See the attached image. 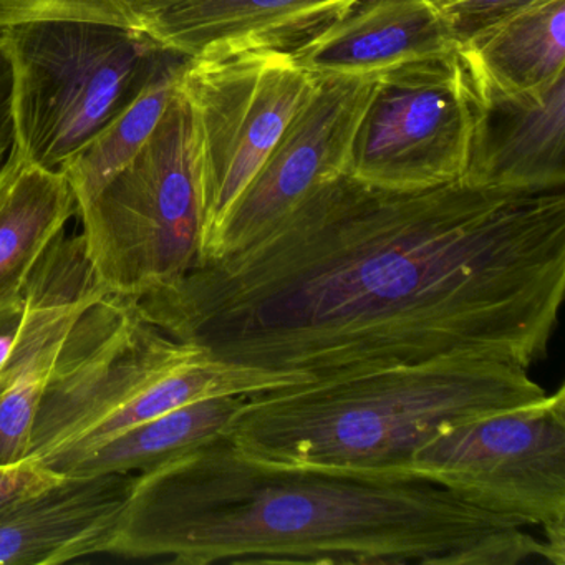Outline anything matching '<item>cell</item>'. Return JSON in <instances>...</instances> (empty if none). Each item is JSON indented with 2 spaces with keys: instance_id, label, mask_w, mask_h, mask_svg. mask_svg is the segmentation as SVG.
<instances>
[{
  "instance_id": "2",
  "label": "cell",
  "mask_w": 565,
  "mask_h": 565,
  "mask_svg": "<svg viewBox=\"0 0 565 565\" xmlns=\"http://www.w3.org/2000/svg\"><path fill=\"white\" fill-rule=\"evenodd\" d=\"M525 525L426 479L253 458L227 436L135 475L111 554L181 565H518Z\"/></svg>"
},
{
  "instance_id": "13",
  "label": "cell",
  "mask_w": 565,
  "mask_h": 565,
  "mask_svg": "<svg viewBox=\"0 0 565 565\" xmlns=\"http://www.w3.org/2000/svg\"><path fill=\"white\" fill-rule=\"evenodd\" d=\"M462 183L498 190L565 186V75L521 95L478 94Z\"/></svg>"
},
{
  "instance_id": "9",
  "label": "cell",
  "mask_w": 565,
  "mask_h": 565,
  "mask_svg": "<svg viewBox=\"0 0 565 565\" xmlns=\"http://www.w3.org/2000/svg\"><path fill=\"white\" fill-rule=\"evenodd\" d=\"M478 110V92L459 52L380 72L345 174L402 191L461 180Z\"/></svg>"
},
{
  "instance_id": "19",
  "label": "cell",
  "mask_w": 565,
  "mask_h": 565,
  "mask_svg": "<svg viewBox=\"0 0 565 565\" xmlns=\"http://www.w3.org/2000/svg\"><path fill=\"white\" fill-rule=\"evenodd\" d=\"M188 61L180 55L170 62L115 120L65 164L62 173L74 191L77 207L140 153L167 114Z\"/></svg>"
},
{
  "instance_id": "24",
  "label": "cell",
  "mask_w": 565,
  "mask_h": 565,
  "mask_svg": "<svg viewBox=\"0 0 565 565\" xmlns=\"http://www.w3.org/2000/svg\"><path fill=\"white\" fill-rule=\"evenodd\" d=\"M12 168V167H11Z\"/></svg>"
},
{
  "instance_id": "1",
  "label": "cell",
  "mask_w": 565,
  "mask_h": 565,
  "mask_svg": "<svg viewBox=\"0 0 565 565\" xmlns=\"http://www.w3.org/2000/svg\"><path fill=\"white\" fill-rule=\"evenodd\" d=\"M564 292V190H386L342 173L263 239L131 300L211 360L323 382L441 359L529 370Z\"/></svg>"
},
{
  "instance_id": "12",
  "label": "cell",
  "mask_w": 565,
  "mask_h": 565,
  "mask_svg": "<svg viewBox=\"0 0 565 565\" xmlns=\"http://www.w3.org/2000/svg\"><path fill=\"white\" fill-rule=\"evenodd\" d=\"M135 475H62L0 505V565H55L114 552Z\"/></svg>"
},
{
  "instance_id": "15",
  "label": "cell",
  "mask_w": 565,
  "mask_h": 565,
  "mask_svg": "<svg viewBox=\"0 0 565 565\" xmlns=\"http://www.w3.org/2000/svg\"><path fill=\"white\" fill-rule=\"evenodd\" d=\"M439 0H356L335 22L290 51L309 74H380L455 54Z\"/></svg>"
},
{
  "instance_id": "20",
  "label": "cell",
  "mask_w": 565,
  "mask_h": 565,
  "mask_svg": "<svg viewBox=\"0 0 565 565\" xmlns=\"http://www.w3.org/2000/svg\"><path fill=\"white\" fill-rule=\"evenodd\" d=\"M178 0H0V31L35 21H87L147 32Z\"/></svg>"
},
{
  "instance_id": "8",
  "label": "cell",
  "mask_w": 565,
  "mask_h": 565,
  "mask_svg": "<svg viewBox=\"0 0 565 565\" xmlns=\"http://www.w3.org/2000/svg\"><path fill=\"white\" fill-rule=\"evenodd\" d=\"M412 475L525 527L565 524V386L441 429L413 452Z\"/></svg>"
},
{
  "instance_id": "6",
  "label": "cell",
  "mask_w": 565,
  "mask_h": 565,
  "mask_svg": "<svg viewBox=\"0 0 565 565\" xmlns=\"http://www.w3.org/2000/svg\"><path fill=\"white\" fill-rule=\"evenodd\" d=\"M82 243L102 289L138 299L173 286L203 246L198 141L178 88L140 153L77 207Z\"/></svg>"
},
{
  "instance_id": "11",
  "label": "cell",
  "mask_w": 565,
  "mask_h": 565,
  "mask_svg": "<svg viewBox=\"0 0 565 565\" xmlns=\"http://www.w3.org/2000/svg\"><path fill=\"white\" fill-rule=\"evenodd\" d=\"M104 294L81 234H62L25 286L24 323L0 366V466L29 458L35 413L62 345L82 312Z\"/></svg>"
},
{
  "instance_id": "23",
  "label": "cell",
  "mask_w": 565,
  "mask_h": 565,
  "mask_svg": "<svg viewBox=\"0 0 565 565\" xmlns=\"http://www.w3.org/2000/svg\"><path fill=\"white\" fill-rule=\"evenodd\" d=\"M58 476L62 475L51 471L32 458L18 465L0 466V505L51 484Z\"/></svg>"
},
{
  "instance_id": "7",
  "label": "cell",
  "mask_w": 565,
  "mask_h": 565,
  "mask_svg": "<svg viewBox=\"0 0 565 565\" xmlns=\"http://www.w3.org/2000/svg\"><path fill=\"white\" fill-rule=\"evenodd\" d=\"M317 85L319 77L299 67L289 52H230L188 61L178 88L196 130L201 257Z\"/></svg>"
},
{
  "instance_id": "14",
  "label": "cell",
  "mask_w": 565,
  "mask_h": 565,
  "mask_svg": "<svg viewBox=\"0 0 565 565\" xmlns=\"http://www.w3.org/2000/svg\"><path fill=\"white\" fill-rule=\"evenodd\" d=\"M356 0H178L147 29L188 58L244 51L290 52L329 28Z\"/></svg>"
},
{
  "instance_id": "16",
  "label": "cell",
  "mask_w": 565,
  "mask_h": 565,
  "mask_svg": "<svg viewBox=\"0 0 565 565\" xmlns=\"http://www.w3.org/2000/svg\"><path fill=\"white\" fill-rule=\"evenodd\" d=\"M77 214L62 171L19 160L0 178V309L21 300L42 257Z\"/></svg>"
},
{
  "instance_id": "3",
  "label": "cell",
  "mask_w": 565,
  "mask_h": 565,
  "mask_svg": "<svg viewBox=\"0 0 565 565\" xmlns=\"http://www.w3.org/2000/svg\"><path fill=\"white\" fill-rule=\"evenodd\" d=\"M547 395L512 363L433 360L253 396L227 439L280 465L415 479L413 452L436 433Z\"/></svg>"
},
{
  "instance_id": "21",
  "label": "cell",
  "mask_w": 565,
  "mask_h": 565,
  "mask_svg": "<svg viewBox=\"0 0 565 565\" xmlns=\"http://www.w3.org/2000/svg\"><path fill=\"white\" fill-rule=\"evenodd\" d=\"M542 2L545 0H439V9L459 52Z\"/></svg>"
},
{
  "instance_id": "5",
  "label": "cell",
  "mask_w": 565,
  "mask_h": 565,
  "mask_svg": "<svg viewBox=\"0 0 565 565\" xmlns=\"http://www.w3.org/2000/svg\"><path fill=\"white\" fill-rule=\"evenodd\" d=\"M14 71L19 154L62 171L178 52L148 32L87 21L2 29Z\"/></svg>"
},
{
  "instance_id": "10",
  "label": "cell",
  "mask_w": 565,
  "mask_h": 565,
  "mask_svg": "<svg viewBox=\"0 0 565 565\" xmlns=\"http://www.w3.org/2000/svg\"><path fill=\"white\" fill-rule=\"evenodd\" d=\"M376 74L323 75L256 177L234 201L200 263L239 253L279 226L323 181L345 173Z\"/></svg>"
},
{
  "instance_id": "22",
  "label": "cell",
  "mask_w": 565,
  "mask_h": 565,
  "mask_svg": "<svg viewBox=\"0 0 565 565\" xmlns=\"http://www.w3.org/2000/svg\"><path fill=\"white\" fill-rule=\"evenodd\" d=\"M21 160L14 118V71L8 44L0 35V178Z\"/></svg>"
},
{
  "instance_id": "18",
  "label": "cell",
  "mask_w": 565,
  "mask_h": 565,
  "mask_svg": "<svg viewBox=\"0 0 565 565\" xmlns=\"http://www.w3.org/2000/svg\"><path fill=\"white\" fill-rule=\"evenodd\" d=\"M250 396L188 403L140 423L78 459L65 475H140L227 436Z\"/></svg>"
},
{
  "instance_id": "4",
  "label": "cell",
  "mask_w": 565,
  "mask_h": 565,
  "mask_svg": "<svg viewBox=\"0 0 565 565\" xmlns=\"http://www.w3.org/2000/svg\"><path fill=\"white\" fill-rule=\"evenodd\" d=\"M312 380L211 360L104 294L82 312L42 393L29 458L57 475L127 429L213 396H259Z\"/></svg>"
},
{
  "instance_id": "17",
  "label": "cell",
  "mask_w": 565,
  "mask_h": 565,
  "mask_svg": "<svg viewBox=\"0 0 565 565\" xmlns=\"http://www.w3.org/2000/svg\"><path fill=\"white\" fill-rule=\"evenodd\" d=\"M478 94L521 95L565 75V0H545L459 51Z\"/></svg>"
}]
</instances>
